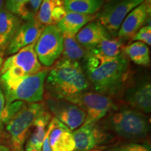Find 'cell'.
I'll use <instances>...</instances> for the list:
<instances>
[{
    "label": "cell",
    "instance_id": "obj_1",
    "mask_svg": "<svg viewBox=\"0 0 151 151\" xmlns=\"http://www.w3.org/2000/svg\"><path fill=\"white\" fill-rule=\"evenodd\" d=\"M83 62L88 81L98 93L109 97L116 95L129 78V62L123 52L115 58H108L89 51Z\"/></svg>",
    "mask_w": 151,
    "mask_h": 151
},
{
    "label": "cell",
    "instance_id": "obj_2",
    "mask_svg": "<svg viewBox=\"0 0 151 151\" xmlns=\"http://www.w3.org/2000/svg\"><path fill=\"white\" fill-rule=\"evenodd\" d=\"M53 65L45 81L49 97L67 101L88 91L90 83L80 62L61 58Z\"/></svg>",
    "mask_w": 151,
    "mask_h": 151
},
{
    "label": "cell",
    "instance_id": "obj_3",
    "mask_svg": "<svg viewBox=\"0 0 151 151\" xmlns=\"http://www.w3.org/2000/svg\"><path fill=\"white\" fill-rule=\"evenodd\" d=\"M48 68L42 69L35 74L18 79L1 81L4 92L5 105L16 101L26 103H37L43 99L45 81L48 73Z\"/></svg>",
    "mask_w": 151,
    "mask_h": 151
},
{
    "label": "cell",
    "instance_id": "obj_4",
    "mask_svg": "<svg viewBox=\"0 0 151 151\" xmlns=\"http://www.w3.org/2000/svg\"><path fill=\"white\" fill-rule=\"evenodd\" d=\"M106 124L117 135L124 139L145 138L150 130V124L146 116L133 109L116 111L107 118Z\"/></svg>",
    "mask_w": 151,
    "mask_h": 151
},
{
    "label": "cell",
    "instance_id": "obj_5",
    "mask_svg": "<svg viewBox=\"0 0 151 151\" xmlns=\"http://www.w3.org/2000/svg\"><path fill=\"white\" fill-rule=\"evenodd\" d=\"M31 43L6 58L0 69V81L18 79L35 74L43 69Z\"/></svg>",
    "mask_w": 151,
    "mask_h": 151
},
{
    "label": "cell",
    "instance_id": "obj_6",
    "mask_svg": "<svg viewBox=\"0 0 151 151\" xmlns=\"http://www.w3.org/2000/svg\"><path fill=\"white\" fill-rule=\"evenodd\" d=\"M45 110L41 103H27L6 123V129L10 137L14 151H23L28 132L33 122Z\"/></svg>",
    "mask_w": 151,
    "mask_h": 151
},
{
    "label": "cell",
    "instance_id": "obj_7",
    "mask_svg": "<svg viewBox=\"0 0 151 151\" xmlns=\"http://www.w3.org/2000/svg\"><path fill=\"white\" fill-rule=\"evenodd\" d=\"M67 101L77 105L86 112L83 124L97 123L109 113L117 109L111 97L97 92L86 91Z\"/></svg>",
    "mask_w": 151,
    "mask_h": 151
},
{
    "label": "cell",
    "instance_id": "obj_8",
    "mask_svg": "<svg viewBox=\"0 0 151 151\" xmlns=\"http://www.w3.org/2000/svg\"><path fill=\"white\" fill-rule=\"evenodd\" d=\"M143 0H109L96 14V19L112 37H117L122 22Z\"/></svg>",
    "mask_w": 151,
    "mask_h": 151
},
{
    "label": "cell",
    "instance_id": "obj_9",
    "mask_svg": "<svg viewBox=\"0 0 151 151\" xmlns=\"http://www.w3.org/2000/svg\"><path fill=\"white\" fill-rule=\"evenodd\" d=\"M63 50V38L56 25L44 27L35 42V50L42 67H50L59 59Z\"/></svg>",
    "mask_w": 151,
    "mask_h": 151
},
{
    "label": "cell",
    "instance_id": "obj_10",
    "mask_svg": "<svg viewBox=\"0 0 151 151\" xmlns=\"http://www.w3.org/2000/svg\"><path fill=\"white\" fill-rule=\"evenodd\" d=\"M46 105L55 118L72 130L78 129L86 120V112L74 104L65 99L49 97Z\"/></svg>",
    "mask_w": 151,
    "mask_h": 151
},
{
    "label": "cell",
    "instance_id": "obj_11",
    "mask_svg": "<svg viewBox=\"0 0 151 151\" xmlns=\"http://www.w3.org/2000/svg\"><path fill=\"white\" fill-rule=\"evenodd\" d=\"M76 151H90L109 141L110 135L97 123L83 124L73 132Z\"/></svg>",
    "mask_w": 151,
    "mask_h": 151
},
{
    "label": "cell",
    "instance_id": "obj_12",
    "mask_svg": "<svg viewBox=\"0 0 151 151\" xmlns=\"http://www.w3.org/2000/svg\"><path fill=\"white\" fill-rule=\"evenodd\" d=\"M44 27L36 19L25 20L21 23L6 49V54L14 55L24 47L35 43L42 33Z\"/></svg>",
    "mask_w": 151,
    "mask_h": 151
},
{
    "label": "cell",
    "instance_id": "obj_13",
    "mask_svg": "<svg viewBox=\"0 0 151 151\" xmlns=\"http://www.w3.org/2000/svg\"><path fill=\"white\" fill-rule=\"evenodd\" d=\"M47 133L52 151L75 150L72 131L55 117L49 122Z\"/></svg>",
    "mask_w": 151,
    "mask_h": 151
},
{
    "label": "cell",
    "instance_id": "obj_14",
    "mask_svg": "<svg viewBox=\"0 0 151 151\" xmlns=\"http://www.w3.org/2000/svg\"><path fill=\"white\" fill-rule=\"evenodd\" d=\"M124 99L132 109L141 113L151 111V85L149 81L141 82L127 88Z\"/></svg>",
    "mask_w": 151,
    "mask_h": 151
},
{
    "label": "cell",
    "instance_id": "obj_15",
    "mask_svg": "<svg viewBox=\"0 0 151 151\" xmlns=\"http://www.w3.org/2000/svg\"><path fill=\"white\" fill-rule=\"evenodd\" d=\"M148 16L150 17L144 3L137 6L124 19L118 30L117 37L124 41L132 39L146 22Z\"/></svg>",
    "mask_w": 151,
    "mask_h": 151
},
{
    "label": "cell",
    "instance_id": "obj_16",
    "mask_svg": "<svg viewBox=\"0 0 151 151\" xmlns=\"http://www.w3.org/2000/svg\"><path fill=\"white\" fill-rule=\"evenodd\" d=\"M66 14L64 0H43L35 19L45 27L56 25Z\"/></svg>",
    "mask_w": 151,
    "mask_h": 151
},
{
    "label": "cell",
    "instance_id": "obj_17",
    "mask_svg": "<svg viewBox=\"0 0 151 151\" xmlns=\"http://www.w3.org/2000/svg\"><path fill=\"white\" fill-rule=\"evenodd\" d=\"M111 35L97 19L86 24L76 35V39L88 51L97 46L104 38Z\"/></svg>",
    "mask_w": 151,
    "mask_h": 151
},
{
    "label": "cell",
    "instance_id": "obj_18",
    "mask_svg": "<svg viewBox=\"0 0 151 151\" xmlns=\"http://www.w3.org/2000/svg\"><path fill=\"white\" fill-rule=\"evenodd\" d=\"M50 120V114L46 110L39 114L28 132L27 142L25 144L26 151L32 150L41 151L43 139Z\"/></svg>",
    "mask_w": 151,
    "mask_h": 151
},
{
    "label": "cell",
    "instance_id": "obj_19",
    "mask_svg": "<svg viewBox=\"0 0 151 151\" xmlns=\"http://www.w3.org/2000/svg\"><path fill=\"white\" fill-rule=\"evenodd\" d=\"M21 23V19L17 15L4 8L0 11V49H6Z\"/></svg>",
    "mask_w": 151,
    "mask_h": 151
},
{
    "label": "cell",
    "instance_id": "obj_20",
    "mask_svg": "<svg viewBox=\"0 0 151 151\" xmlns=\"http://www.w3.org/2000/svg\"><path fill=\"white\" fill-rule=\"evenodd\" d=\"M96 18V15H87L67 11V14L56 24L61 33L76 35L86 24Z\"/></svg>",
    "mask_w": 151,
    "mask_h": 151
},
{
    "label": "cell",
    "instance_id": "obj_21",
    "mask_svg": "<svg viewBox=\"0 0 151 151\" xmlns=\"http://www.w3.org/2000/svg\"><path fill=\"white\" fill-rule=\"evenodd\" d=\"M62 35L63 38L62 58L76 62L86 59L89 51L78 42L76 36L66 33H62Z\"/></svg>",
    "mask_w": 151,
    "mask_h": 151
},
{
    "label": "cell",
    "instance_id": "obj_22",
    "mask_svg": "<svg viewBox=\"0 0 151 151\" xmlns=\"http://www.w3.org/2000/svg\"><path fill=\"white\" fill-rule=\"evenodd\" d=\"M122 52L136 65L143 67H149L150 65V49L144 43L134 41L129 43L124 46Z\"/></svg>",
    "mask_w": 151,
    "mask_h": 151
},
{
    "label": "cell",
    "instance_id": "obj_23",
    "mask_svg": "<svg viewBox=\"0 0 151 151\" xmlns=\"http://www.w3.org/2000/svg\"><path fill=\"white\" fill-rule=\"evenodd\" d=\"M124 42L123 40L117 37L109 35L104 38L95 48L90 51L97 52L108 58H115L123 52L122 49L125 46Z\"/></svg>",
    "mask_w": 151,
    "mask_h": 151
},
{
    "label": "cell",
    "instance_id": "obj_24",
    "mask_svg": "<svg viewBox=\"0 0 151 151\" xmlns=\"http://www.w3.org/2000/svg\"><path fill=\"white\" fill-rule=\"evenodd\" d=\"M104 2V0H64L67 11L87 15H96Z\"/></svg>",
    "mask_w": 151,
    "mask_h": 151
},
{
    "label": "cell",
    "instance_id": "obj_25",
    "mask_svg": "<svg viewBox=\"0 0 151 151\" xmlns=\"http://www.w3.org/2000/svg\"><path fill=\"white\" fill-rule=\"evenodd\" d=\"M42 1L43 0H26L19 9L17 16L24 21L35 19Z\"/></svg>",
    "mask_w": 151,
    "mask_h": 151
},
{
    "label": "cell",
    "instance_id": "obj_26",
    "mask_svg": "<svg viewBox=\"0 0 151 151\" xmlns=\"http://www.w3.org/2000/svg\"><path fill=\"white\" fill-rule=\"evenodd\" d=\"M107 151H151V149L146 143H129L111 147Z\"/></svg>",
    "mask_w": 151,
    "mask_h": 151
},
{
    "label": "cell",
    "instance_id": "obj_27",
    "mask_svg": "<svg viewBox=\"0 0 151 151\" xmlns=\"http://www.w3.org/2000/svg\"><path fill=\"white\" fill-rule=\"evenodd\" d=\"M132 41H141L144 43L148 46L151 45V26L147 24L141 27L132 39Z\"/></svg>",
    "mask_w": 151,
    "mask_h": 151
},
{
    "label": "cell",
    "instance_id": "obj_28",
    "mask_svg": "<svg viewBox=\"0 0 151 151\" xmlns=\"http://www.w3.org/2000/svg\"><path fill=\"white\" fill-rule=\"evenodd\" d=\"M25 1L26 0H6L4 9L9 12L17 15L19 9Z\"/></svg>",
    "mask_w": 151,
    "mask_h": 151
},
{
    "label": "cell",
    "instance_id": "obj_29",
    "mask_svg": "<svg viewBox=\"0 0 151 151\" xmlns=\"http://www.w3.org/2000/svg\"><path fill=\"white\" fill-rule=\"evenodd\" d=\"M5 106V98L2 91L0 90V127L1 126V116H2V113Z\"/></svg>",
    "mask_w": 151,
    "mask_h": 151
},
{
    "label": "cell",
    "instance_id": "obj_30",
    "mask_svg": "<svg viewBox=\"0 0 151 151\" xmlns=\"http://www.w3.org/2000/svg\"><path fill=\"white\" fill-rule=\"evenodd\" d=\"M41 151H52L51 148H50V144H49L48 141V133H46V135H45L44 139H43L42 147H41Z\"/></svg>",
    "mask_w": 151,
    "mask_h": 151
},
{
    "label": "cell",
    "instance_id": "obj_31",
    "mask_svg": "<svg viewBox=\"0 0 151 151\" xmlns=\"http://www.w3.org/2000/svg\"><path fill=\"white\" fill-rule=\"evenodd\" d=\"M5 50L0 49V69H1L4 63V55Z\"/></svg>",
    "mask_w": 151,
    "mask_h": 151
},
{
    "label": "cell",
    "instance_id": "obj_32",
    "mask_svg": "<svg viewBox=\"0 0 151 151\" xmlns=\"http://www.w3.org/2000/svg\"><path fill=\"white\" fill-rule=\"evenodd\" d=\"M0 151H10L8 147L4 146V145L0 144Z\"/></svg>",
    "mask_w": 151,
    "mask_h": 151
},
{
    "label": "cell",
    "instance_id": "obj_33",
    "mask_svg": "<svg viewBox=\"0 0 151 151\" xmlns=\"http://www.w3.org/2000/svg\"><path fill=\"white\" fill-rule=\"evenodd\" d=\"M6 0H0V11L4 8V4H5Z\"/></svg>",
    "mask_w": 151,
    "mask_h": 151
},
{
    "label": "cell",
    "instance_id": "obj_34",
    "mask_svg": "<svg viewBox=\"0 0 151 151\" xmlns=\"http://www.w3.org/2000/svg\"><path fill=\"white\" fill-rule=\"evenodd\" d=\"M29 151H39V150H29Z\"/></svg>",
    "mask_w": 151,
    "mask_h": 151
},
{
    "label": "cell",
    "instance_id": "obj_35",
    "mask_svg": "<svg viewBox=\"0 0 151 151\" xmlns=\"http://www.w3.org/2000/svg\"><path fill=\"white\" fill-rule=\"evenodd\" d=\"M90 151H100V150H90Z\"/></svg>",
    "mask_w": 151,
    "mask_h": 151
}]
</instances>
